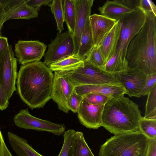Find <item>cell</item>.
Here are the masks:
<instances>
[{
	"label": "cell",
	"instance_id": "obj_1",
	"mask_svg": "<svg viewBox=\"0 0 156 156\" xmlns=\"http://www.w3.org/2000/svg\"><path fill=\"white\" fill-rule=\"evenodd\" d=\"M54 74L41 61L22 65L17 73L18 94L31 109L43 108L51 99Z\"/></svg>",
	"mask_w": 156,
	"mask_h": 156
},
{
	"label": "cell",
	"instance_id": "obj_2",
	"mask_svg": "<svg viewBox=\"0 0 156 156\" xmlns=\"http://www.w3.org/2000/svg\"><path fill=\"white\" fill-rule=\"evenodd\" d=\"M146 16L144 25L128 45L126 59L128 68L148 75L156 73V16Z\"/></svg>",
	"mask_w": 156,
	"mask_h": 156
},
{
	"label": "cell",
	"instance_id": "obj_3",
	"mask_svg": "<svg viewBox=\"0 0 156 156\" xmlns=\"http://www.w3.org/2000/svg\"><path fill=\"white\" fill-rule=\"evenodd\" d=\"M142 117L139 105L124 95L110 98L105 104L102 126L114 135L136 131Z\"/></svg>",
	"mask_w": 156,
	"mask_h": 156
},
{
	"label": "cell",
	"instance_id": "obj_4",
	"mask_svg": "<svg viewBox=\"0 0 156 156\" xmlns=\"http://www.w3.org/2000/svg\"><path fill=\"white\" fill-rule=\"evenodd\" d=\"M148 139L139 130L115 135L100 147L99 156H146Z\"/></svg>",
	"mask_w": 156,
	"mask_h": 156
},
{
	"label": "cell",
	"instance_id": "obj_5",
	"mask_svg": "<svg viewBox=\"0 0 156 156\" xmlns=\"http://www.w3.org/2000/svg\"><path fill=\"white\" fill-rule=\"evenodd\" d=\"M65 76L75 86L83 85H123L116 73H111L89 65L83 66L72 70L56 72Z\"/></svg>",
	"mask_w": 156,
	"mask_h": 156
},
{
	"label": "cell",
	"instance_id": "obj_6",
	"mask_svg": "<svg viewBox=\"0 0 156 156\" xmlns=\"http://www.w3.org/2000/svg\"><path fill=\"white\" fill-rule=\"evenodd\" d=\"M146 19L145 13L138 7L119 20L121 24V30L115 54L119 59L125 64L128 65L126 54L128 45L142 29Z\"/></svg>",
	"mask_w": 156,
	"mask_h": 156
},
{
	"label": "cell",
	"instance_id": "obj_7",
	"mask_svg": "<svg viewBox=\"0 0 156 156\" xmlns=\"http://www.w3.org/2000/svg\"><path fill=\"white\" fill-rule=\"evenodd\" d=\"M43 63L48 67L59 61L75 55L73 35L68 31H58L56 37L48 45Z\"/></svg>",
	"mask_w": 156,
	"mask_h": 156
},
{
	"label": "cell",
	"instance_id": "obj_8",
	"mask_svg": "<svg viewBox=\"0 0 156 156\" xmlns=\"http://www.w3.org/2000/svg\"><path fill=\"white\" fill-rule=\"evenodd\" d=\"M13 120L16 126L25 129L46 131L58 136L65 131L64 124L55 123L35 117L30 114L28 109H21L15 115Z\"/></svg>",
	"mask_w": 156,
	"mask_h": 156
},
{
	"label": "cell",
	"instance_id": "obj_9",
	"mask_svg": "<svg viewBox=\"0 0 156 156\" xmlns=\"http://www.w3.org/2000/svg\"><path fill=\"white\" fill-rule=\"evenodd\" d=\"M17 59L12 46L9 45L0 61V79L7 99L9 100L16 90V80L17 73Z\"/></svg>",
	"mask_w": 156,
	"mask_h": 156
},
{
	"label": "cell",
	"instance_id": "obj_10",
	"mask_svg": "<svg viewBox=\"0 0 156 156\" xmlns=\"http://www.w3.org/2000/svg\"><path fill=\"white\" fill-rule=\"evenodd\" d=\"M51 99L59 110L68 113L70 98L75 86L67 78L54 72Z\"/></svg>",
	"mask_w": 156,
	"mask_h": 156
},
{
	"label": "cell",
	"instance_id": "obj_11",
	"mask_svg": "<svg viewBox=\"0 0 156 156\" xmlns=\"http://www.w3.org/2000/svg\"><path fill=\"white\" fill-rule=\"evenodd\" d=\"M47 46L38 40H19L15 45V55L21 65L40 61Z\"/></svg>",
	"mask_w": 156,
	"mask_h": 156
},
{
	"label": "cell",
	"instance_id": "obj_12",
	"mask_svg": "<svg viewBox=\"0 0 156 156\" xmlns=\"http://www.w3.org/2000/svg\"><path fill=\"white\" fill-rule=\"evenodd\" d=\"M116 75L129 97H140V94L147 81V75L136 69L128 68Z\"/></svg>",
	"mask_w": 156,
	"mask_h": 156
},
{
	"label": "cell",
	"instance_id": "obj_13",
	"mask_svg": "<svg viewBox=\"0 0 156 156\" xmlns=\"http://www.w3.org/2000/svg\"><path fill=\"white\" fill-rule=\"evenodd\" d=\"M139 0H108L99 7L101 15L108 18L119 20L135 10L138 7Z\"/></svg>",
	"mask_w": 156,
	"mask_h": 156
},
{
	"label": "cell",
	"instance_id": "obj_14",
	"mask_svg": "<svg viewBox=\"0 0 156 156\" xmlns=\"http://www.w3.org/2000/svg\"><path fill=\"white\" fill-rule=\"evenodd\" d=\"M76 10L75 29L73 35L75 55L78 53L81 36L89 17L94 0H73Z\"/></svg>",
	"mask_w": 156,
	"mask_h": 156
},
{
	"label": "cell",
	"instance_id": "obj_15",
	"mask_svg": "<svg viewBox=\"0 0 156 156\" xmlns=\"http://www.w3.org/2000/svg\"><path fill=\"white\" fill-rule=\"evenodd\" d=\"M104 105L90 103L83 98L77 112L81 124L90 129H97L101 126Z\"/></svg>",
	"mask_w": 156,
	"mask_h": 156
},
{
	"label": "cell",
	"instance_id": "obj_16",
	"mask_svg": "<svg viewBox=\"0 0 156 156\" xmlns=\"http://www.w3.org/2000/svg\"><path fill=\"white\" fill-rule=\"evenodd\" d=\"M89 20L94 46L99 47L117 21L97 14L90 15Z\"/></svg>",
	"mask_w": 156,
	"mask_h": 156
},
{
	"label": "cell",
	"instance_id": "obj_17",
	"mask_svg": "<svg viewBox=\"0 0 156 156\" xmlns=\"http://www.w3.org/2000/svg\"><path fill=\"white\" fill-rule=\"evenodd\" d=\"M121 28L120 21H117L98 47L105 64L116 52L120 39Z\"/></svg>",
	"mask_w": 156,
	"mask_h": 156
},
{
	"label": "cell",
	"instance_id": "obj_18",
	"mask_svg": "<svg viewBox=\"0 0 156 156\" xmlns=\"http://www.w3.org/2000/svg\"><path fill=\"white\" fill-rule=\"evenodd\" d=\"M75 89L77 93L82 96L94 93L111 98L120 96L126 94V92L123 85H83L76 86Z\"/></svg>",
	"mask_w": 156,
	"mask_h": 156
},
{
	"label": "cell",
	"instance_id": "obj_19",
	"mask_svg": "<svg viewBox=\"0 0 156 156\" xmlns=\"http://www.w3.org/2000/svg\"><path fill=\"white\" fill-rule=\"evenodd\" d=\"M5 10V22L9 20L13 19L29 20L37 17L38 15V11L28 5L26 0H20L14 5L6 8Z\"/></svg>",
	"mask_w": 156,
	"mask_h": 156
},
{
	"label": "cell",
	"instance_id": "obj_20",
	"mask_svg": "<svg viewBox=\"0 0 156 156\" xmlns=\"http://www.w3.org/2000/svg\"><path fill=\"white\" fill-rule=\"evenodd\" d=\"M8 136L11 147L18 156H43L35 150L25 139L10 132Z\"/></svg>",
	"mask_w": 156,
	"mask_h": 156
},
{
	"label": "cell",
	"instance_id": "obj_21",
	"mask_svg": "<svg viewBox=\"0 0 156 156\" xmlns=\"http://www.w3.org/2000/svg\"><path fill=\"white\" fill-rule=\"evenodd\" d=\"M94 46L88 19L81 36L79 50L76 55L84 61Z\"/></svg>",
	"mask_w": 156,
	"mask_h": 156
},
{
	"label": "cell",
	"instance_id": "obj_22",
	"mask_svg": "<svg viewBox=\"0 0 156 156\" xmlns=\"http://www.w3.org/2000/svg\"><path fill=\"white\" fill-rule=\"evenodd\" d=\"M84 64V61L75 55L51 65L49 68L52 72H63L72 70Z\"/></svg>",
	"mask_w": 156,
	"mask_h": 156
},
{
	"label": "cell",
	"instance_id": "obj_23",
	"mask_svg": "<svg viewBox=\"0 0 156 156\" xmlns=\"http://www.w3.org/2000/svg\"><path fill=\"white\" fill-rule=\"evenodd\" d=\"M73 156H94L87 144L83 133L75 132L72 146Z\"/></svg>",
	"mask_w": 156,
	"mask_h": 156
},
{
	"label": "cell",
	"instance_id": "obj_24",
	"mask_svg": "<svg viewBox=\"0 0 156 156\" xmlns=\"http://www.w3.org/2000/svg\"><path fill=\"white\" fill-rule=\"evenodd\" d=\"M64 22L68 31L73 36L75 29L76 10L73 0H62Z\"/></svg>",
	"mask_w": 156,
	"mask_h": 156
},
{
	"label": "cell",
	"instance_id": "obj_25",
	"mask_svg": "<svg viewBox=\"0 0 156 156\" xmlns=\"http://www.w3.org/2000/svg\"><path fill=\"white\" fill-rule=\"evenodd\" d=\"M139 130L148 139L156 138V118L142 117L139 122Z\"/></svg>",
	"mask_w": 156,
	"mask_h": 156
},
{
	"label": "cell",
	"instance_id": "obj_26",
	"mask_svg": "<svg viewBox=\"0 0 156 156\" xmlns=\"http://www.w3.org/2000/svg\"><path fill=\"white\" fill-rule=\"evenodd\" d=\"M56 20L57 30L60 33L64 30V22L62 0H53L48 5Z\"/></svg>",
	"mask_w": 156,
	"mask_h": 156
},
{
	"label": "cell",
	"instance_id": "obj_27",
	"mask_svg": "<svg viewBox=\"0 0 156 156\" xmlns=\"http://www.w3.org/2000/svg\"><path fill=\"white\" fill-rule=\"evenodd\" d=\"M84 62L91 66L105 70V64L98 47L93 46Z\"/></svg>",
	"mask_w": 156,
	"mask_h": 156
},
{
	"label": "cell",
	"instance_id": "obj_28",
	"mask_svg": "<svg viewBox=\"0 0 156 156\" xmlns=\"http://www.w3.org/2000/svg\"><path fill=\"white\" fill-rule=\"evenodd\" d=\"M145 108V118H156V86L148 93Z\"/></svg>",
	"mask_w": 156,
	"mask_h": 156
},
{
	"label": "cell",
	"instance_id": "obj_29",
	"mask_svg": "<svg viewBox=\"0 0 156 156\" xmlns=\"http://www.w3.org/2000/svg\"><path fill=\"white\" fill-rule=\"evenodd\" d=\"M128 68V65L122 62L116 54L106 63L105 70L108 73L115 74L120 73Z\"/></svg>",
	"mask_w": 156,
	"mask_h": 156
},
{
	"label": "cell",
	"instance_id": "obj_30",
	"mask_svg": "<svg viewBox=\"0 0 156 156\" xmlns=\"http://www.w3.org/2000/svg\"><path fill=\"white\" fill-rule=\"evenodd\" d=\"M75 132L73 129H69L64 132L63 144L58 156H73L72 146Z\"/></svg>",
	"mask_w": 156,
	"mask_h": 156
},
{
	"label": "cell",
	"instance_id": "obj_31",
	"mask_svg": "<svg viewBox=\"0 0 156 156\" xmlns=\"http://www.w3.org/2000/svg\"><path fill=\"white\" fill-rule=\"evenodd\" d=\"M83 96L88 102L93 104L105 105L111 98L105 95L94 93L88 94Z\"/></svg>",
	"mask_w": 156,
	"mask_h": 156
},
{
	"label": "cell",
	"instance_id": "obj_32",
	"mask_svg": "<svg viewBox=\"0 0 156 156\" xmlns=\"http://www.w3.org/2000/svg\"><path fill=\"white\" fill-rule=\"evenodd\" d=\"M83 98V96L77 93L75 87L70 98L69 105V110L74 113L77 112Z\"/></svg>",
	"mask_w": 156,
	"mask_h": 156
},
{
	"label": "cell",
	"instance_id": "obj_33",
	"mask_svg": "<svg viewBox=\"0 0 156 156\" xmlns=\"http://www.w3.org/2000/svg\"><path fill=\"white\" fill-rule=\"evenodd\" d=\"M138 7L146 14L156 16V6L151 0H139Z\"/></svg>",
	"mask_w": 156,
	"mask_h": 156
},
{
	"label": "cell",
	"instance_id": "obj_34",
	"mask_svg": "<svg viewBox=\"0 0 156 156\" xmlns=\"http://www.w3.org/2000/svg\"><path fill=\"white\" fill-rule=\"evenodd\" d=\"M155 86H156V73L148 75L146 84L140 93V97L147 95Z\"/></svg>",
	"mask_w": 156,
	"mask_h": 156
},
{
	"label": "cell",
	"instance_id": "obj_35",
	"mask_svg": "<svg viewBox=\"0 0 156 156\" xmlns=\"http://www.w3.org/2000/svg\"><path fill=\"white\" fill-rule=\"evenodd\" d=\"M52 0H26L27 4L35 9L38 11L42 5H48L51 3Z\"/></svg>",
	"mask_w": 156,
	"mask_h": 156
},
{
	"label": "cell",
	"instance_id": "obj_36",
	"mask_svg": "<svg viewBox=\"0 0 156 156\" xmlns=\"http://www.w3.org/2000/svg\"><path fill=\"white\" fill-rule=\"evenodd\" d=\"M146 156H156V138L148 139V148Z\"/></svg>",
	"mask_w": 156,
	"mask_h": 156
},
{
	"label": "cell",
	"instance_id": "obj_37",
	"mask_svg": "<svg viewBox=\"0 0 156 156\" xmlns=\"http://www.w3.org/2000/svg\"><path fill=\"white\" fill-rule=\"evenodd\" d=\"M0 156H12L5 143L0 130Z\"/></svg>",
	"mask_w": 156,
	"mask_h": 156
},
{
	"label": "cell",
	"instance_id": "obj_38",
	"mask_svg": "<svg viewBox=\"0 0 156 156\" xmlns=\"http://www.w3.org/2000/svg\"><path fill=\"white\" fill-rule=\"evenodd\" d=\"M9 46L7 38L0 34V61L4 56Z\"/></svg>",
	"mask_w": 156,
	"mask_h": 156
},
{
	"label": "cell",
	"instance_id": "obj_39",
	"mask_svg": "<svg viewBox=\"0 0 156 156\" xmlns=\"http://www.w3.org/2000/svg\"><path fill=\"white\" fill-rule=\"evenodd\" d=\"M5 16V8L0 3V34H1V31L2 27Z\"/></svg>",
	"mask_w": 156,
	"mask_h": 156
}]
</instances>
